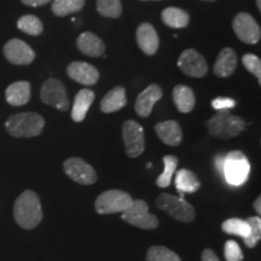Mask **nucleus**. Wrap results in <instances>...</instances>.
<instances>
[{"label":"nucleus","instance_id":"nucleus-36","mask_svg":"<svg viewBox=\"0 0 261 261\" xmlns=\"http://www.w3.org/2000/svg\"><path fill=\"white\" fill-rule=\"evenodd\" d=\"M202 261H220L217 254H215L212 249H204L201 256Z\"/></svg>","mask_w":261,"mask_h":261},{"label":"nucleus","instance_id":"nucleus-19","mask_svg":"<svg viewBox=\"0 0 261 261\" xmlns=\"http://www.w3.org/2000/svg\"><path fill=\"white\" fill-rule=\"evenodd\" d=\"M31 84L28 81H16L9 85L5 91L6 102L12 107H22L31 99Z\"/></svg>","mask_w":261,"mask_h":261},{"label":"nucleus","instance_id":"nucleus-38","mask_svg":"<svg viewBox=\"0 0 261 261\" xmlns=\"http://www.w3.org/2000/svg\"><path fill=\"white\" fill-rule=\"evenodd\" d=\"M253 207H254V210H255L256 213L260 215L261 214V196H259V197L256 198L255 202L253 203Z\"/></svg>","mask_w":261,"mask_h":261},{"label":"nucleus","instance_id":"nucleus-2","mask_svg":"<svg viewBox=\"0 0 261 261\" xmlns=\"http://www.w3.org/2000/svg\"><path fill=\"white\" fill-rule=\"evenodd\" d=\"M45 120L37 113H18L6 120L5 128L15 138H33L44 130Z\"/></svg>","mask_w":261,"mask_h":261},{"label":"nucleus","instance_id":"nucleus-12","mask_svg":"<svg viewBox=\"0 0 261 261\" xmlns=\"http://www.w3.org/2000/svg\"><path fill=\"white\" fill-rule=\"evenodd\" d=\"M178 67L185 75L190 77H197V79L203 77L208 71L207 62L195 48H188L182 51L178 60Z\"/></svg>","mask_w":261,"mask_h":261},{"label":"nucleus","instance_id":"nucleus-7","mask_svg":"<svg viewBox=\"0 0 261 261\" xmlns=\"http://www.w3.org/2000/svg\"><path fill=\"white\" fill-rule=\"evenodd\" d=\"M121 217L128 224L144 230H154L160 224L158 218L149 213L148 203L143 200L133 201L129 207L122 212Z\"/></svg>","mask_w":261,"mask_h":261},{"label":"nucleus","instance_id":"nucleus-15","mask_svg":"<svg viewBox=\"0 0 261 261\" xmlns=\"http://www.w3.org/2000/svg\"><path fill=\"white\" fill-rule=\"evenodd\" d=\"M162 98V90L158 84L149 85L146 89L137 97L135 109L140 117H148L152 112V108Z\"/></svg>","mask_w":261,"mask_h":261},{"label":"nucleus","instance_id":"nucleus-34","mask_svg":"<svg viewBox=\"0 0 261 261\" xmlns=\"http://www.w3.org/2000/svg\"><path fill=\"white\" fill-rule=\"evenodd\" d=\"M224 255L226 261H243V253L237 242L230 240L224 246Z\"/></svg>","mask_w":261,"mask_h":261},{"label":"nucleus","instance_id":"nucleus-25","mask_svg":"<svg viewBox=\"0 0 261 261\" xmlns=\"http://www.w3.org/2000/svg\"><path fill=\"white\" fill-rule=\"evenodd\" d=\"M163 23L171 28H185L190 22V16L185 10L179 8H166L162 11Z\"/></svg>","mask_w":261,"mask_h":261},{"label":"nucleus","instance_id":"nucleus-35","mask_svg":"<svg viewBox=\"0 0 261 261\" xmlns=\"http://www.w3.org/2000/svg\"><path fill=\"white\" fill-rule=\"evenodd\" d=\"M234 106H236V100H233L232 98L218 97L212 100V107H213L215 110H228L232 109Z\"/></svg>","mask_w":261,"mask_h":261},{"label":"nucleus","instance_id":"nucleus-21","mask_svg":"<svg viewBox=\"0 0 261 261\" xmlns=\"http://www.w3.org/2000/svg\"><path fill=\"white\" fill-rule=\"evenodd\" d=\"M94 100V92L89 89H83L75 96L73 109H71V120L75 122H83L89 112L90 107Z\"/></svg>","mask_w":261,"mask_h":261},{"label":"nucleus","instance_id":"nucleus-31","mask_svg":"<svg viewBox=\"0 0 261 261\" xmlns=\"http://www.w3.org/2000/svg\"><path fill=\"white\" fill-rule=\"evenodd\" d=\"M146 261H181L173 250L162 246H154L148 250Z\"/></svg>","mask_w":261,"mask_h":261},{"label":"nucleus","instance_id":"nucleus-14","mask_svg":"<svg viewBox=\"0 0 261 261\" xmlns=\"http://www.w3.org/2000/svg\"><path fill=\"white\" fill-rule=\"evenodd\" d=\"M67 74L71 80L84 86H92L99 80V71L86 62H71L67 67Z\"/></svg>","mask_w":261,"mask_h":261},{"label":"nucleus","instance_id":"nucleus-27","mask_svg":"<svg viewBox=\"0 0 261 261\" xmlns=\"http://www.w3.org/2000/svg\"><path fill=\"white\" fill-rule=\"evenodd\" d=\"M221 230L225 233L228 234H236L243 238L246 242L248 238L250 237V227L246 220L238 219V218H231V219L225 220L221 225Z\"/></svg>","mask_w":261,"mask_h":261},{"label":"nucleus","instance_id":"nucleus-29","mask_svg":"<svg viewBox=\"0 0 261 261\" xmlns=\"http://www.w3.org/2000/svg\"><path fill=\"white\" fill-rule=\"evenodd\" d=\"M163 165H165V169L156 180V184H158L159 188H168L171 185L173 174L177 169L178 159L173 155H166L163 158Z\"/></svg>","mask_w":261,"mask_h":261},{"label":"nucleus","instance_id":"nucleus-17","mask_svg":"<svg viewBox=\"0 0 261 261\" xmlns=\"http://www.w3.org/2000/svg\"><path fill=\"white\" fill-rule=\"evenodd\" d=\"M76 46L80 52L89 57H100L106 52V45L102 39L91 32L81 33L76 39Z\"/></svg>","mask_w":261,"mask_h":261},{"label":"nucleus","instance_id":"nucleus-32","mask_svg":"<svg viewBox=\"0 0 261 261\" xmlns=\"http://www.w3.org/2000/svg\"><path fill=\"white\" fill-rule=\"evenodd\" d=\"M250 227V237L246 241V246L248 248H254L261 238V219L260 217H250L246 220Z\"/></svg>","mask_w":261,"mask_h":261},{"label":"nucleus","instance_id":"nucleus-18","mask_svg":"<svg viewBox=\"0 0 261 261\" xmlns=\"http://www.w3.org/2000/svg\"><path fill=\"white\" fill-rule=\"evenodd\" d=\"M237 68V55L231 47H224L218 55L213 70L219 77H228L234 73Z\"/></svg>","mask_w":261,"mask_h":261},{"label":"nucleus","instance_id":"nucleus-10","mask_svg":"<svg viewBox=\"0 0 261 261\" xmlns=\"http://www.w3.org/2000/svg\"><path fill=\"white\" fill-rule=\"evenodd\" d=\"M232 28L236 37L244 44L254 45L260 41L261 29L255 18L247 12H240L233 18Z\"/></svg>","mask_w":261,"mask_h":261},{"label":"nucleus","instance_id":"nucleus-28","mask_svg":"<svg viewBox=\"0 0 261 261\" xmlns=\"http://www.w3.org/2000/svg\"><path fill=\"white\" fill-rule=\"evenodd\" d=\"M17 28L32 37H39L44 31L42 22L34 15H24L18 18Z\"/></svg>","mask_w":261,"mask_h":261},{"label":"nucleus","instance_id":"nucleus-9","mask_svg":"<svg viewBox=\"0 0 261 261\" xmlns=\"http://www.w3.org/2000/svg\"><path fill=\"white\" fill-rule=\"evenodd\" d=\"M122 138L125 143L126 154L130 159L138 158L144 152L145 137L144 129L138 122L127 120L122 126Z\"/></svg>","mask_w":261,"mask_h":261},{"label":"nucleus","instance_id":"nucleus-8","mask_svg":"<svg viewBox=\"0 0 261 261\" xmlns=\"http://www.w3.org/2000/svg\"><path fill=\"white\" fill-rule=\"evenodd\" d=\"M40 98L46 106L56 108L60 112H67L70 107L65 86L61 80L55 77H50L42 85Z\"/></svg>","mask_w":261,"mask_h":261},{"label":"nucleus","instance_id":"nucleus-23","mask_svg":"<svg viewBox=\"0 0 261 261\" xmlns=\"http://www.w3.org/2000/svg\"><path fill=\"white\" fill-rule=\"evenodd\" d=\"M173 102L177 107L178 112L182 114L190 113L196 104L194 91L185 85H177L173 90Z\"/></svg>","mask_w":261,"mask_h":261},{"label":"nucleus","instance_id":"nucleus-22","mask_svg":"<svg viewBox=\"0 0 261 261\" xmlns=\"http://www.w3.org/2000/svg\"><path fill=\"white\" fill-rule=\"evenodd\" d=\"M127 104L126 91L122 86H116L110 90L100 102V110L106 114L115 113L125 108Z\"/></svg>","mask_w":261,"mask_h":261},{"label":"nucleus","instance_id":"nucleus-33","mask_svg":"<svg viewBox=\"0 0 261 261\" xmlns=\"http://www.w3.org/2000/svg\"><path fill=\"white\" fill-rule=\"evenodd\" d=\"M242 63L244 68L256 77L259 84H261V61L260 58L253 54H246L242 57Z\"/></svg>","mask_w":261,"mask_h":261},{"label":"nucleus","instance_id":"nucleus-3","mask_svg":"<svg viewBox=\"0 0 261 261\" xmlns=\"http://www.w3.org/2000/svg\"><path fill=\"white\" fill-rule=\"evenodd\" d=\"M246 126L247 123L243 119L232 115L228 110H218V113L205 122L210 135L219 139L234 138L246 129Z\"/></svg>","mask_w":261,"mask_h":261},{"label":"nucleus","instance_id":"nucleus-24","mask_svg":"<svg viewBox=\"0 0 261 261\" xmlns=\"http://www.w3.org/2000/svg\"><path fill=\"white\" fill-rule=\"evenodd\" d=\"M201 182L192 171L182 168L175 175V188L181 194H192L200 189Z\"/></svg>","mask_w":261,"mask_h":261},{"label":"nucleus","instance_id":"nucleus-16","mask_svg":"<svg viewBox=\"0 0 261 261\" xmlns=\"http://www.w3.org/2000/svg\"><path fill=\"white\" fill-rule=\"evenodd\" d=\"M137 44L148 56H152L159 50V35L150 23H142L137 28Z\"/></svg>","mask_w":261,"mask_h":261},{"label":"nucleus","instance_id":"nucleus-4","mask_svg":"<svg viewBox=\"0 0 261 261\" xmlns=\"http://www.w3.org/2000/svg\"><path fill=\"white\" fill-rule=\"evenodd\" d=\"M250 165L242 151H231L224 158L223 168L225 179L230 185L240 187L247 181Z\"/></svg>","mask_w":261,"mask_h":261},{"label":"nucleus","instance_id":"nucleus-6","mask_svg":"<svg viewBox=\"0 0 261 261\" xmlns=\"http://www.w3.org/2000/svg\"><path fill=\"white\" fill-rule=\"evenodd\" d=\"M133 200L129 194L121 190H108L100 194L96 200L98 214L122 213L129 207Z\"/></svg>","mask_w":261,"mask_h":261},{"label":"nucleus","instance_id":"nucleus-30","mask_svg":"<svg viewBox=\"0 0 261 261\" xmlns=\"http://www.w3.org/2000/svg\"><path fill=\"white\" fill-rule=\"evenodd\" d=\"M98 14L108 18H119L122 14L121 0H97Z\"/></svg>","mask_w":261,"mask_h":261},{"label":"nucleus","instance_id":"nucleus-13","mask_svg":"<svg viewBox=\"0 0 261 261\" xmlns=\"http://www.w3.org/2000/svg\"><path fill=\"white\" fill-rule=\"evenodd\" d=\"M4 56L11 64L28 65L35 60V52L27 42L19 39H11L5 44Z\"/></svg>","mask_w":261,"mask_h":261},{"label":"nucleus","instance_id":"nucleus-37","mask_svg":"<svg viewBox=\"0 0 261 261\" xmlns=\"http://www.w3.org/2000/svg\"><path fill=\"white\" fill-rule=\"evenodd\" d=\"M22 4L27 5V6H32V8H38V6H42L46 5L47 3H50L51 0H21Z\"/></svg>","mask_w":261,"mask_h":261},{"label":"nucleus","instance_id":"nucleus-1","mask_svg":"<svg viewBox=\"0 0 261 261\" xmlns=\"http://www.w3.org/2000/svg\"><path fill=\"white\" fill-rule=\"evenodd\" d=\"M42 208L39 196L32 190H25L18 196L14 205V218L24 230H33L41 223Z\"/></svg>","mask_w":261,"mask_h":261},{"label":"nucleus","instance_id":"nucleus-11","mask_svg":"<svg viewBox=\"0 0 261 261\" xmlns=\"http://www.w3.org/2000/svg\"><path fill=\"white\" fill-rule=\"evenodd\" d=\"M65 174L71 180L83 185H92L97 181V173L92 166L80 158H70L63 163Z\"/></svg>","mask_w":261,"mask_h":261},{"label":"nucleus","instance_id":"nucleus-26","mask_svg":"<svg viewBox=\"0 0 261 261\" xmlns=\"http://www.w3.org/2000/svg\"><path fill=\"white\" fill-rule=\"evenodd\" d=\"M86 0H54L52 3V12L57 17H65V16L79 12L85 6Z\"/></svg>","mask_w":261,"mask_h":261},{"label":"nucleus","instance_id":"nucleus-20","mask_svg":"<svg viewBox=\"0 0 261 261\" xmlns=\"http://www.w3.org/2000/svg\"><path fill=\"white\" fill-rule=\"evenodd\" d=\"M156 135L165 144L171 146H177L181 143L182 133L179 123L174 120L159 122L155 125Z\"/></svg>","mask_w":261,"mask_h":261},{"label":"nucleus","instance_id":"nucleus-39","mask_svg":"<svg viewBox=\"0 0 261 261\" xmlns=\"http://www.w3.org/2000/svg\"><path fill=\"white\" fill-rule=\"evenodd\" d=\"M255 2H256L257 9H259V11H261V0H255Z\"/></svg>","mask_w":261,"mask_h":261},{"label":"nucleus","instance_id":"nucleus-40","mask_svg":"<svg viewBox=\"0 0 261 261\" xmlns=\"http://www.w3.org/2000/svg\"><path fill=\"white\" fill-rule=\"evenodd\" d=\"M202 2H215V0H202Z\"/></svg>","mask_w":261,"mask_h":261},{"label":"nucleus","instance_id":"nucleus-5","mask_svg":"<svg viewBox=\"0 0 261 261\" xmlns=\"http://www.w3.org/2000/svg\"><path fill=\"white\" fill-rule=\"evenodd\" d=\"M156 205L169 217L182 223H191L195 219V210L182 197L171 194H161L156 200Z\"/></svg>","mask_w":261,"mask_h":261}]
</instances>
